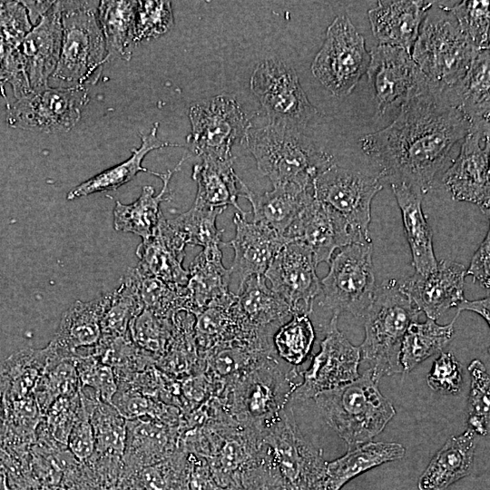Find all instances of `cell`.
<instances>
[{
  "mask_svg": "<svg viewBox=\"0 0 490 490\" xmlns=\"http://www.w3.org/2000/svg\"><path fill=\"white\" fill-rule=\"evenodd\" d=\"M464 114L431 88L415 96L387 127L359 143L380 180L410 184L426 194L467 133Z\"/></svg>",
  "mask_w": 490,
  "mask_h": 490,
  "instance_id": "1",
  "label": "cell"
},
{
  "mask_svg": "<svg viewBox=\"0 0 490 490\" xmlns=\"http://www.w3.org/2000/svg\"><path fill=\"white\" fill-rule=\"evenodd\" d=\"M243 142L273 187L311 190L318 174L333 162V156L302 130L285 123L268 121L260 127L250 126Z\"/></svg>",
  "mask_w": 490,
  "mask_h": 490,
  "instance_id": "2",
  "label": "cell"
},
{
  "mask_svg": "<svg viewBox=\"0 0 490 490\" xmlns=\"http://www.w3.org/2000/svg\"><path fill=\"white\" fill-rule=\"evenodd\" d=\"M299 377L297 368L284 371L278 357L271 356L224 387L216 397L243 429L260 437L290 402Z\"/></svg>",
  "mask_w": 490,
  "mask_h": 490,
  "instance_id": "3",
  "label": "cell"
},
{
  "mask_svg": "<svg viewBox=\"0 0 490 490\" xmlns=\"http://www.w3.org/2000/svg\"><path fill=\"white\" fill-rule=\"evenodd\" d=\"M422 312L401 289L398 280L387 279L377 286L373 299L363 316L365 338L359 347L361 360L372 377L402 373L399 354L407 328Z\"/></svg>",
  "mask_w": 490,
  "mask_h": 490,
  "instance_id": "4",
  "label": "cell"
},
{
  "mask_svg": "<svg viewBox=\"0 0 490 490\" xmlns=\"http://www.w3.org/2000/svg\"><path fill=\"white\" fill-rule=\"evenodd\" d=\"M377 384L367 369L356 380L313 397L326 423L348 450L371 441L396 415Z\"/></svg>",
  "mask_w": 490,
  "mask_h": 490,
  "instance_id": "5",
  "label": "cell"
},
{
  "mask_svg": "<svg viewBox=\"0 0 490 490\" xmlns=\"http://www.w3.org/2000/svg\"><path fill=\"white\" fill-rule=\"evenodd\" d=\"M62 44L52 87L84 88L94 84L108 62L98 20L99 1H60Z\"/></svg>",
  "mask_w": 490,
  "mask_h": 490,
  "instance_id": "6",
  "label": "cell"
},
{
  "mask_svg": "<svg viewBox=\"0 0 490 490\" xmlns=\"http://www.w3.org/2000/svg\"><path fill=\"white\" fill-rule=\"evenodd\" d=\"M259 456L286 490H323V452L302 434L289 405L260 435Z\"/></svg>",
  "mask_w": 490,
  "mask_h": 490,
  "instance_id": "7",
  "label": "cell"
},
{
  "mask_svg": "<svg viewBox=\"0 0 490 490\" xmlns=\"http://www.w3.org/2000/svg\"><path fill=\"white\" fill-rule=\"evenodd\" d=\"M441 6L446 15L425 19L411 56L433 92L448 102L450 93L464 79L480 50L461 32L446 6Z\"/></svg>",
  "mask_w": 490,
  "mask_h": 490,
  "instance_id": "8",
  "label": "cell"
},
{
  "mask_svg": "<svg viewBox=\"0 0 490 490\" xmlns=\"http://www.w3.org/2000/svg\"><path fill=\"white\" fill-rule=\"evenodd\" d=\"M372 257L371 241L348 244L331 257L317 298L332 317L348 312L363 318L377 288Z\"/></svg>",
  "mask_w": 490,
  "mask_h": 490,
  "instance_id": "9",
  "label": "cell"
},
{
  "mask_svg": "<svg viewBox=\"0 0 490 490\" xmlns=\"http://www.w3.org/2000/svg\"><path fill=\"white\" fill-rule=\"evenodd\" d=\"M369 62L370 52L363 35L347 15H339L327 28L324 43L310 68L332 95L345 97L367 73Z\"/></svg>",
  "mask_w": 490,
  "mask_h": 490,
  "instance_id": "10",
  "label": "cell"
},
{
  "mask_svg": "<svg viewBox=\"0 0 490 490\" xmlns=\"http://www.w3.org/2000/svg\"><path fill=\"white\" fill-rule=\"evenodd\" d=\"M382 188L379 177L333 162L313 182L314 197L347 224L358 242L371 241V204Z\"/></svg>",
  "mask_w": 490,
  "mask_h": 490,
  "instance_id": "11",
  "label": "cell"
},
{
  "mask_svg": "<svg viewBox=\"0 0 490 490\" xmlns=\"http://www.w3.org/2000/svg\"><path fill=\"white\" fill-rule=\"evenodd\" d=\"M189 119L191 130L186 143L201 160L233 161L232 145L243 142L251 126L237 100L228 94L193 103Z\"/></svg>",
  "mask_w": 490,
  "mask_h": 490,
  "instance_id": "12",
  "label": "cell"
},
{
  "mask_svg": "<svg viewBox=\"0 0 490 490\" xmlns=\"http://www.w3.org/2000/svg\"><path fill=\"white\" fill-rule=\"evenodd\" d=\"M250 90L268 121L302 130L319 115L309 101L295 70L279 59L270 58L257 64L251 74Z\"/></svg>",
  "mask_w": 490,
  "mask_h": 490,
  "instance_id": "13",
  "label": "cell"
},
{
  "mask_svg": "<svg viewBox=\"0 0 490 490\" xmlns=\"http://www.w3.org/2000/svg\"><path fill=\"white\" fill-rule=\"evenodd\" d=\"M367 74L378 116L399 111L430 88L411 54L397 47L378 44L373 48Z\"/></svg>",
  "mask_w": 490,
  "mask_h": 490,
  "instance_id": "14",
  "label": "cell"
},
{
  "mask_svg": "<svg viewBox=\"0 0 490 490\" xmlns=\"http://www.w3.org/2000/svg\"><path fill=\"white\" fill-rule=\"evenodd\" d=\"M88 102L85 88L49 85L18 99L10 107L6 122L28 131L65 132L79 122Z\"/></svg>",
  "mask_w": 490,
  "mask_h": 490,
  "instance_id": "15",
  "label": "cell"
},
{
  "mask_svg": "<svg viewBox=\"0 0 490 490\" xmlns=\"http://www.w3.org/2000/svg\"><path fill=\"white\" fill-rule=\"evenodd\" d=\"M489 138V121L469 122L458 155L443 176L453 200L474 203L484 212L490 207Z\"/></svg>",
  "mask_w": 490,
  "mask_h": 490,
  "instance_id": "16",
  "label": "cell"
},
{
  "mask_svg": "<svg viewBox=\"0 0 490 490\" xmlns=\"http://www.w3.org/2000/svg\"><path fill=\"white\" fill-rule=\"evenodd\" d=\"M361 361L359 347L351 344L338 328V317H332L319 351L307 370L300 371L302 380L290 400L304 401L318 393L356 380Z\"/></svg>",
  "mask_w": 490,
  "mask_h": 490,
  "instance_id": "17",
  "label": "cell"
},
{
  "mask_svg": "<svg viewBox=\"0 0 490 490\" xmlns=\"http://www.w3.org/2000/svg\"><path fill=\"white\" fill-rule=\"evenodd\" d=\"M316 267L309 248L299 241H290L276 254L263 276L270 288L289 304L294 314L309 315L320 290Z\"/></svg>",
  "mask_w": 490,
  "mask_h": 490,
  "instance_id": "18",
  "label": "cell"
},
{
  "mask_svg": "<svg viewBox=\"0 0 490 490\" xmlns=\"http://www.w3.org/2000/svg\"><path fill=\"white\" fill-rule=\"evenodd\" d=\"M283 237L287 242L308 246L317 266L328 263L337 250L358 242L347 224L315 197L301 209Z\"/></svg>",
  "mask_w": 490,
  "mask_h": 490,
  "instance_id": "19",
  "label": "cell"
},
{
  "mask_svg": "<svg viewBox=\"0 0 490 490\" xmlns=\"http://www.w3.org/2000/svg\"><path fill=\"white\" fill-rule=\"evenodd\" d=\"M466 270L464 265L442 260L427 275L414 273L398 281L401 289L427 318L436 320L463 299Z\"/></svg>",
  "mask_w": 490,
  "mask_h": 490,
  "instance_id": "20",
  "label": "cell"
},
{
  "mask_svg": "<svg viewBox=\"0 0 490 490\" xmlns=\"http://www.w3.org/2000/svg\"><path fill=\"white\" fill-rule=\"evenodd\" d=\"M249 213L237 211L234 214L235 236L229 242L222 243L234 250L230 269L239 276V286L251 276H263L276 254L288 243L270 228L253 220L249 221Z\"/></svg>",
  "mask_w": 490,
  "mask_h": 490,
  "instance_id": "21",
  "label": "cell"
},
{
  "mask_svg": "<svg viewBox=\"0 0 490 490\" xmlns=\"http://www.w3.org/2000/svg\"><path fill=\"white\" fill-rule=\"evenodd\" d=\"M61 44V4L55 1L18 46L32 91L49 86L59 61Z\"/></svg>",
  "mask_w": 490,
  "mask_h": 490,
  "instance_id": "22",
  "label": "cell"
},
{
  "mask_svg": "<svg viewBox=\"0 0 490 490\" xmlns=\"http://www.w3.org/2000/svg\"><path fill=\"white\" fill-rule=\"evenodd\" d=\"M108 293L89 301L77 300L63 314L49 343L62 357L93 355L102 337V318Z\"/></svg>",
  "mask_w": 490,
  "mask_h": 490,
  "instance_id": "23",
  "label": "cell"
},
{
  "mask_svg": "<svg viewBox=\"0 0 490 490\" xmlns=\"http://www.w3.org/2000/svg\"><path fill=\"white\" fill-rule=\"evenodd\" d=\"M430 1H378L368 13L379 44L397 47L411 54L421 24L434 5Z\"/></svg>",
  "mask_w": 490,
  "mask_h": 490,
  "instance_id": "24",
  "label": "cell"
},
{
  "mask_svg": "<svg viewBox=\"0 0 490 490\" xmlns=\"http://www.w3.org/2000/svg\"><path fill=\"white\" fill-rule=\"evenodd\" d=\"M181 433V426L150 417L127 420L124 468L136 470L169 457L180 447Z\"/></svg>",
  "mask_w": 490,
  "mask_h": 490,
  "instance_id": "25",
  "label": "cell"
},
{
  "mask_svg": "<svg viewBox=\"0 0 490 490\" xmlns=\"http://www.w3.org/2000/svg\"><path fill=\"white\" fill-rule=\"evenodd\" d=\"M401 211L416 273L427 275L437 265L433 249L432 230L422 210L423 193L402 181L390 183Z\"/></svg>",
  "mask_w": 490,
  "mask_h": 490,
  "instance_id": "26",
  "label": "cell"
},
{
  "mask_svg": "<svg viewBox=\"0 0 490 490\" xmlns=\"http://www.w3.org/2000/svg\"><path fill=\"white\" fill-rule=\"evenodd\" d=\"M219 244L203 248L190 264L186 310L195 316L230 292V269L222 263Z\"/></svg>",
  "mask_w": 490,
  "mask_h": 490,
  "instance_id": "27",
  "label": "cell"
},
{
  "mask_svg": "<svg viewBox=\"0 0 490 490\" xmlns=\"http://www.w3.org/2000/svg\"><path fill=\"white\" fill-rule=\"evenodd\" d=\"M240 191V196L251 205L252 220L270 228L282 237L301 209L314 198L313 189L291 186L273 187L270 191L258 194L242 181Z\"/></svg>",
  "mask_w": 490,
  "mask_h": 490,
  "instance_id": "28",
  "label": "cell"
},
{
  "mask_svg": "<svg viewBox=\"0 0 490 490\" xmlns=\"http://www.w3.org/2000/svg\"><path fill=\"white\" fill-rule=\"evenodd\" d=\"M475 434L466 429L449 437L420 475L418 490H445L470 475L475 457Z\"/></svg>",
  "mask_w": 490,
  "mask_h": 490,
  "instance_id": "29",
  "label": "cell"
},
{
  "mask_svg": "<svg viewBox=\"0 0 490 490\" xmlns=\"http://www.w3.org/2000/svg\"><path fill=\"white\" fill-rule=\"evenodd\" d=\"M158 127L159 123L156 122L149 133L140 135L141 145L132 150V155L127 160L80 183L67 193L66 199L73 201L93 193L115 191L132 181L141 172L153 175V171L142 165L145 156L153 150L181 146L160 140L157 135Z\"/></svg>",
  "mask_w": 490,
  "mask_h": 490,
  "instance_id": "30",
  "label": "cell"
},
{
  "mask_svg": "<svg viewBox=\"0 0 490 490\" xmlns=\"http://www.w3.org/2000/svg\"><path fill=\"white\" fill-rule=\"evenodd\" d=\"M183 157L173 170L166 172H155V176L162 181L161 191L155 195V191L152 186L142 187L139 198L130 204H123L119 201H115L113 211V228L117 231L131 232L142 239H147L154 234L160 219L162 216L160 206L163 201L169 200L165 197L168 192V185L173 173L179 170L184 162Z\"/></svg>",
  "mask_w": 490,
  "mask_h": 490,
  "instance_id": "31",
  "label": "cell"
},
{
  "mask_svg": "<svg viewBox=\"0 0 490 490\" xmlns=\"http://www.w3.org/2000/svg\"><path fill=\"white\" fill-rule=\"evenodd\" d=\"M406 448L396 442H368L327 462L323 490H340L354 477L382 464L404 457Z\"/></svg>",
  "mask_w": 490,
  "mask_h": 490,
  "instance_id": "32",
  "label": "cell"
},
{
  "mask_svg": "<svg viewBox=\"0 0 490 490\" xmlns=\"http://www.w3.org/2000/svg\"><path fill=\"white\" fill-rule=\"evenodd\" d=\"M232 162L201 160L193 166L191 178L197 184L193 204L220 210L233 206L238 212H246L238 204L241 180L236 174Z\"/></svg>",
  "mask_w": 490,
  "mask_h": 490,
  "instance_id": "33",
  "label": "cell"
},
{
  "mask_svg": "<svg viewBox=\"0 0 490 490\" xmlns=\"http://www.w3.org/2000/svg\"><path fill=\"white\" fill-rule=\"evenodd\" d=\"M236 295L243 316L258 328L277 330L294 314L289 304L267 285L264 276L248 278Z\"/></svg>",
  "mask_w": 490,
  "mask_h": 490,
  "instance_id": "34",
  "label": "cell"
},
{
  "mask_svg": "<svg viewBox=\"0 0 490 490\" xmlns=\"http://www.w3.org/2000/svg\"><path fill=\"white\" fill-rule=\"evenodd\" d=\"M79 397L93 430L94 455L122 457L127 420L112 404L101 401L89 387H80Z\"/></svg>",
  "mask_w": 490,
  "mask_h": 490,
  "instance_id": "35",
  "label": "cell"
},
{
  "mask_svg": "<svg viewBox=\"0 0 490 490\" xmlns=\"http://www.w3.org/2000/svg\"><path fill=\"white\" fill-rule=\"evenodd\" d=\"M489 49H482L476 54L464 79L448 97L450 104L459 110L469 122L489 121Z\"/></svg>",
  "mask_w": 490,
  "mask_h": 490,
  "instance_id": "36",
  "label": "cell"
},
{
  "mask_svg": "<svg viewBox=\"0 0 490 490\" xmlns=\"http://www.w3.org/2000/svg\"><path fill=\"white\" fill-rule=\"evenodd\" d=\"M137 1H99L97 15L104 37L108 61L132 57Z\"/></svg>",
  "mask_w": 490,
  "mask_h": 490,
  "instance_id": "37",
  "label": "cell"
},
{
  "mask_svg": "<svg viewBox=\"0 0 490 490\" xmlns=\"http://www.w3.org/2000/svg\"><path fill=\"white\" fill-rule=\"evenodd\" d=\"M456 319L454 317L446 325H439L430 318L424 322H413L401 343L399 361L402 373L410 372L428 358L442 352L454 336Z\"/></svg>",
  "mask_w": 490,
  "mask_h": 490,
  "instance_id": "38",
  "label": "cell"
},
{
  "mask_svg": "<svg viewBox=\"0 0 490 490\" xmlns=\"http://www.w3.org/2000/svg\"><path fill=\"white\" fill-rule=\"evenodd\" d=\"M137 267L175 288H185L189 271L183 265L185 255L172 248L157 229L153 235L143 239L136 249Z\"/></svg>",
  "mask_w": 490,
  "mask_h": 490,
  "instance_id": "39",
  "label": "cell"
},
{
  "mask_svg": "<svg viewBox=\"0 0 490 490\" xmlns=\"http://www.w3.org/2000/svg\"><path fill=\"white\" fill-rule=\"evenodd\" d=\"M143 309L134 267L129 268L121 284L108 293L102 318V336H125L129 334L132 320Z\"/></svg>",
  "mask_w": 490,
  "mask_h": 490,
  "instance_id": "40",
  "label": "cell"
},
{
  "mask_svg": "<svg viewBox=\"0 0 490 490\" xmlns=\"http://www.w3.org/2000/svg\"><path fill=\"white\" fill-rule=\"evenodd\" d=\"M190 466V454L180 446L162 461L123 470L135 490H188Z\"/></svg>",
  "mask_w": 490,
  "mask_h": 490,
  "instance_id": "41",
  "label": "cell"
},
{
  "mask_svg": "<svg viewBox=\"0 0 490 490\" xmlns=\"http://www.w3.org/2000/svg\"><path fill=\"white\" fill-rule=\"evenodd\" d=\"M46 348L48 361L33 394L43 415L55 399L75 394L80 387L77 357H61L49 345Z\"/></svg>",
  "mask_w": 490,
  "mask_h": 490,
  "instance_id": "42",
  "label": "cell"
},
{
  "mask_svg": "<svg viewBox=\"0 0 490 490\" xmlns=\"http://www.w3.org/2000/svg\"><path fill=\"white\" fill-rule=\"evenodd\" d=\"M223 211L192 204L187 211L172 220H166V222L172 236L184 248L222 245L223 230L217 228L216 220Z\"/></svg>",
  "mask_w": 490,
  "mask_h": 490,
  "instance_id": "43",
  "label": "cell"
},
{
  "mask_svg": "<svg viewBox=\"0 0 490 490\" xmlns=\"http://www.w3.org/2000/svg\"><path fill=\"white\" fill-rule=\"evenodd\" d=\"M315 337L309 315L294 314L273 334L274 351L278 358L297 368L310 354Z\"/></svg>",
  "mask_w": 490,
  "mask_h": 490,
  "instance_id": "44",
  "label": "cell"
},
{
  "mask_svg": "<svg viewBox=\"0 0 490 490\" xmlns=\"http://www.w3.org/2000/svg\"><path fill=\"white\" fill-rule=\"evenodd\" d=\"M134 269L143 309L168 318H172L173 315L179 310H186V287H172L160 279L141 270L137 266Z\"/></svg>",
  "mask_w": 490,
  "mask_h": 490,
  "instance_id": "45",
  "label": "cell"
},
{
  "mask_svg": "<svg viewBox=\"0 0 490 490\" xmlns=\"http://www.w3.org/2000/svg\"><path fill=\"white\" fill-rule=\"evenodd\" d=\"M174 333L172 318L143 309L131 322L129 334L133 343L156 361L167 351Z\"/></svg>",
  "mask_w": 490,
  "mask_h": 490,
  "instance_id": "46",
  "label": "cell"
},
{
  "mask_svg": "<svg viewBox=\"0 0 490 490\" xmlns=\"http://www.w3.org/2000/svg\"><path fill=\"white\" fill-rule=\"evenodd\" d=\"M471 377L467 401V429L485 436L490 427V377L485 366L474 359L467 367Z\"/></svg>",
  "mask_w": 490,
  "mask_h": 490,
  "instance_id": "47",
  "label": "cell"
},
{
  "mask_svg": "<svg viewBox=\"0 0 490 490\" xmlns=\"http://www.w3.org/2000/svg\"><path fill=\"white\" fill-rule=\"evenodd\" d=\"M446 9L455 17L461 32L476 49H489L488 1H462L453 6H446Z\"/></svg>",
  "mask_w": 490,
  "mask_h": 490,
  "instance_id": "48",
  "label": "cell"
},
{
  "mask_svg": "<svg viewBox=\"0 0 490 490\" xmlns=\"http://www.w3.org/2000/svg\"><path fill=\"white\" fill-rule=\"evenodd\" d=\"M174 24L170 1H137L133 44L157 38L167 33Z\"/></svg>",
  "mask_w": 490,
  "mask_h": 490,
  "instance_id": "49",
  "label": "cell"
},
{
  "mask_svg": "<svg viewBox=\"0 0 490 490\" xmlns=\"http://www.w3.org/2000/svg\"><path fill=\"white\" fill-rule=\"evenodd\" d=\"M32 28L20 1H0V60L17 49Z\"/></svg>",
  "mask_w": 490,
  "mask_h": 490,
  "instance_id": "50",
  "label": "cell"
},
{
  "mask_svg": "<svg viewBox=\"0 0 490 490\" xmlns=\"http://www.w3.org/2000/svg\"><path fill=\"white\" fill-rule=\"evenodd\" d=\"M76 369L80 387L92 388L101 401L111 404L118 390V381L113 368L89 355L76 358Z\"/></svg>",
  "mask_w": 490,
  "mask_h": 490,
  "instance_id": "51",
  "label": "cell"
},
{
  "mask_svg": "<svg viewBox=\"0 0 490 490\" xmlns=\"http://www.w3.org/2000/svg\"><path fill=\"white\" fill-rule=\"evenodd\" d=\"M81 412L79 390L77 393L60 397L45 411L44 430L55 441L67 445L69 434Z\"/></svg>",
  "mask_w": 490,
  "mask_h": 490,
  "instance_id": "52",
  "label": "cell"
},
{
  "mask_svg": "<svg viewBox=\"0 0 490 490\" xmlns=\"http://www.w3.org/2000/svg\"><path fill=\"white\" fill-rule=\"evenodd\" d=\"M427 385L442 395H457L463 384V368L452 352H440L427 375Z\"/></svg>",
  "mask_w": 490,
  "mask_h": 490,
  "instance_id": "53",
  "label": "cell"
},
{
  "mask_svg": "<svg viewBox=\"0 0 490 490\" xmlns=\"http://www.w3.org/2000/svg\"><path fill=\"white\" fill-rule=\"evenodd\" d=\"M66 446L79 463L90 461L95 454L93 430L89 415L82 404L80 415L69 434Z\"/></svg>",
  "mask_w": 490,
  "mask_h": 490,
  "instance_id": "54",
  "label": "cell"
},
{
  "mask_svg": "<svg viewBox=\"0 0 490 490\" xmlns=\"http://www.w3.org/2000/svg\"><path fill=\"white\" fill-rule=\"evenodd\" d=\"M224 490H286L268 466L258 461L245 468Z\"/></svg>",
  "mask_w": 490,
  "mask_h": 490,
  "instance_id": "55",
  "label": "cell"
},
{
  "mask_svg": "<svg viewBox=\"0 0 490 490\" xmlns=\"http://www.w3.org/2000/svg\"><path fill=\"white\" fill-rule=\"evenodd\" d=\"M490 231L474 253L466 275L472 277L474 281H478L484 288L489 289L490 286Z\"/></svg>",
  "mask_w": 490,
  "mask_h": 490,
  "instance_id": "56",
  "label": "cell"
},
{
  "mask_svg": "<svg viewBox=\"0 0 490 490\" xmlns=\"http://www.w3.org/2000/svg\"><path fill=\"white\" fill-rule=\"evenodd\" d=\"M190 461L188 490H224L215 481L206 459L190 454Z\"/></svg>",
  "mask_w": 490,
  "mask_h": 490,
  "instance_id": "57",
  "label": "cell"
},
{
  "mask_svg": "<svg viewBox=\"0 0 490 490\" xmlns=\"http://www.w3.org/2000/svg\"><path fill=\"white\" fill-rule=\"evenodd\" d=\"M456 308V314L455 315V317L456 318L459 316L461 311L469 310V311H474V312L477 313L478 315H480L489 324V321H490V317H489L490 299H489V296H487V297H485L484 299H475V300H467V299H465Z\"/></svg>",
  "mask_w": 490,
  "mask_h": 490,
  "instance_id": "58",
  "label": "cell"
},
{
  "mask_svg": "<svg viewBox=\"0 0 490 490\" xmlns=\"http://www.w3.org/2000/svg\"><path fill=\"white\" fill-rule=\"evenodd\" d=\"M26 9L33 26L36 25L42 17L53 6L55 1H20Z\"/></svg>",
  "mask_w": 490,
  "mask_h": 490,
  "instance_id": "59",
  "label": "cell"
}]
</instances>
